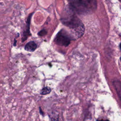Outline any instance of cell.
<instances>
[{"instance_id":"1","label":"cell","mask_w":121,"mask_h":121,"mask_svg":"<svg viewBox=\"0 0 121 121\" xmlns=\"http://www.w3.org/2000/svg\"><path fill=\"white\" fill-rule=\"evenodd\" d=\"M61 21L70 30L73 39L81 37L85 32V27L82 21L75 15V13L69 7L65 10L61 18Z\"/></svg>"},{"instance_id":"2","label":"cell","mask_w":121,"mask_h":121,"mask_svg":"<svg viewBox=\"0 0 121 121\" xmlns=\"http://www.w3.org/2000/svg\"><path fill=\"white\" fill-rule=\"evenodd\" d=\"M69 6L75 13L86 15L92 13L95 10L97 2L94 0H71L69 2Z\"/></svg>"},{"instance_id":"3","label":"cell","mask_w":121,"mask_h":121,"mask_svg":"<svg viewBox=\"0 0 121 121\" xmlns=\"http://www.w3.org/2000/svg\"><path fill=\"white\" fill-rule=\"evenodd\" d=\"M73 39V38L70 34L65 30L62 29L57 34L54 41L59 45L66 47L69 44L71 40Z\"/></svg>"},{"instance_id":"4","label":"cell","mask_w":121,"mask_h":121,"mask_svg":"<svg viewBox=\"0 0 121 121\" xmlns=\"http://www.w3.org/2000/svg\"><path fill=\"white\" fill-rule=\"evenodd\" d=\"M36 48L37 45L34 41L27 43L25 46V49L28 52H33L36 49Z\"/></svg>"},{"instance_id":"5","label":"cell","mask_w":121,"mask_h":121,"mask_svg":"<svg viewBox=\"0 0 121 121\" xmlns=\"http://www.w3.org/2000/svg\"><path fill=\"white\" fill-rule=\"evenodd\" d=\"M113 85L119 96L121 99V83L119 81H114L113 82Z\"/></svg>"},{"instance_id":"6","label":"cell","mask_w":121,"mask_h":121,"mask_svg":"<svg viewBox=\"0 0 121 121\" xmlns=\"http://www.w3.org/2000/svg\"><path fill=\"white\" fill-rule=\"evenodd\" d=\"M51 91V89L50 87H45L43 88L40 92V94L43 95H47L48 94H49Z\"/></svg>"},{"instance_id":"7","label":"cell","mask_w":121,"mask_h":121,"mask_svg":"<svg viewBox=\"0 0 121 121\" xmlns=\"http://www.w3.org/2000/svg\"><path fill=\"white\" fill-rule=\"evenodd\" d=\"M47 34V31H46V30L45 29H43L42 30H41L40 31H39L38 33V35L39 36H43L45 35H46Z\"/></svg>"},{"instance_id":"8","label":"cell","mask_w":121,"mask_h":121,"mask_svg":"<svg viewBox=\"0 0 121 121\" xmlns=\"http://www.w3.org/2000/svg\"><path fill=\"white\" fill-rule=\"evenodd\" d=\"M96 121H109L108 120H103V119H97Z\"/></svg>"},{"instance_id":"9","label":"cell","mask_w":121,"mask_h":121,"mask_svg":"<svg viewBox=\"0 0 121 121\" xmlns=\"http://www.w3.org/2000/svg\"><path fill=\"white\" fill-rule=\"evenodd\" d=\"M120 60H121V57L120 58Z\"/></svg>"}]
</instances>
